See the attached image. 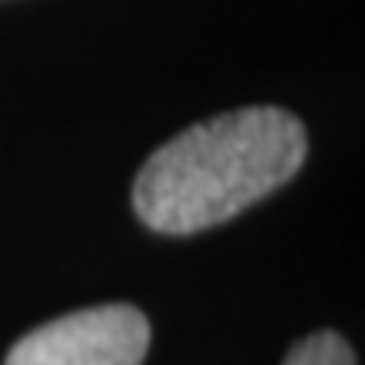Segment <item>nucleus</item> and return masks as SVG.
Here are the masks:
<instances>
[{"instance_id":"nucleus-3","label":"nucleus","mask_w":365,"mask_h":365,"mask_svg":"<svg viewBox=\"0 0 365 365\" xmlns=\"http://www.w3.org/2000/svg\"><path fill=\"white\" fill-rule=\"evenodd\" d=\"M284 365H359L355 362L352 345L341 339L339 331H314L308 339H301L291 352H287Z\"/></svg>"},{"instance_id":"nucleus-1","label":"nucleus","mask_w":365,"mask_h":365,"mask_svg":"<svg viewBox=\"0 0 365 365\" xmlns=\"http://www.w3.org/2000/svg\"><path fill=\"white\" fill-rule=\"evenodd\" d=\"M304 153V125L291 112L274 105L234 108L156 149L135 176L132 207L149 230L200 234L284 186Z\"/></svg>"},{"instance_id":"nucleus-2","label":"nucleus","mask_w":365,"mask_h":365,"mask_svg":"<svg viewBox=\"0 0 365 365\" xmlns=\"http://www.w3.org/2000/svg\"><path fill=\"white\" fill-rule=\"evenodd\" d=\"M149 322L132 304H95L27 331L4 365H143Z\"/></svg>"}]
</instances>
